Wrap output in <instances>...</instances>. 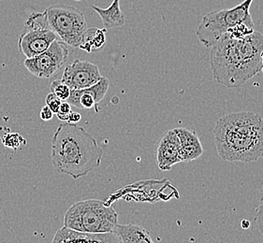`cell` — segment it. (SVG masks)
<instances>
[{
    "mask_svg": "<svg viewBox=\"0 0 263 243\" xmlns=\"http://www.w3.org/2000/svg\"><path fill=\"white\" fill-rule=\"evenodd\" d=\"M263 35L254 31L241 38L225 35L210 48L214 79L227 88H236L263 69Z\"/></svg>",
    "mask_w": 263,
    "mask_h": 243,
    "instance_id": "1",
    "label": "cell"
},
{
    "mask_svg": "<svg viewBox=\"0 0 263 243\" xmlns=\"http://www.w3.org/2000/svg\"><path fill=\"white\" fill-rule=\"evenodd\" d=\"M214 136L224 161L250 163L263 157V119L257 113L240 111L222 116Z\"/></svg>",
    "mask_w": 263,
    "mask_h": 243,
    "instance_id": "2",
    "label": "cell"
},
{
    "mask_svg": "<svg viewBox=\"0 0 263 243\" xmlns=\"http://www.w3.org/2000/svg\"><path fill=\"white\" fill-rule=\"evenodd\" d=\"M103 151L94 137L76 124H62L53 134L51 159L54 169L73 179L100 167Z\"/></svg>",
    "mask_w": 263,
    "mask_h": 243,
    "instance_id": "3",
    "label": "cell"
},
{
    "mask_svg": "<svg viewBox=\"0 0 263 243\" xmlns=\"http://www.w3.org/2000/svg\"><path fill=\"white\" fill-rule=\"evenodd\" d=\"M118 221V214L103 201H79L69 208L64 216V226L78 231L110 233Z\"/></svg>",
    "mask_w": 263,
    "mask_h": 243,
    "instance_id": "4",
    "label": "cell"
},
{
    "mask_svg": "<svg viewBox=\"0 0 263 243\" xmlns=\"http://www.w3.org/2000/svg\"><path fill=\"white\" fill-rule=\"evenodd\" d=\"M252 2L253 0H243L231 9L207 13L197 29V37L200 43L210 49L236 25L241 23L254 25L250 14Z\"/></svg>",
    "mask_w": 263,
    "mask_h": 243,
    "instance_id": "5",
    "label": "cell"
},
{
    "mask_svg": "<svg viewBox=\"0 0 263 243\" xmlns=\"http://www.w3.org/2000/svg\"><path fill=\"white\" fill-rule=\"evenodd\" d=\"M48 24L68 46L79 47L87 24L84 13L71 6L53 5L45 10Z\"/></svg>",
    "mask_w": 263,
    "mask_h": 243,
    "instance_id": "6",
    "label": "cell"
},
{
    "mask_svg": "<svg viewBox=\"0 0 263 243\" xmlns=\"http://www.w3.org/2000/svg\"><path fill=\"white\" fill-rule=\"evenodd\" d=\"M57 39L58 35L49 26L45 11H36L29 14L24 24L18 48L27 58H32L46 51Z\"/></svg>",
    "mask_w": 263,
    "mask_h": 243,
    "instance_id": "7",
    "label": "cell"
},
{
    "mask_svg": "<svg viewBox=\"0 0 263 243\" xmlns=\"http://www.w3.org/2000/svg\"><path fill=\"white\" fill-rule=\"evenodd\" d=\"M69 53L68 45L60 39H57L43 53L26 59L24 65L35 77L50 78L58 73L68 62Z\"/></svg>",
    "mask_w": 263,
    "mask_h": 243,
    "instance_id": "8",
    "label": "cell"
},
{
    "mask_svg": "<svg viewBox=\"0 0 263 243\" xmlns=\"http://www.w3.org/2000/svg\"><path fill=\"white\" fill-rule=\"evenodd\" d=\"M101 78L100 69L95 64L77 59L66 67L61 80L70 90H80L95 85Z\"/></svg>",
    "mask_w": 263,
    "mask_h": 243,
    "instance_id": "9",
    "label": "cell"
},
{
    "mask_svg": "<svg viewBox=\"0 0 263 243\" xmlns=\"http://www.w3.org/2000/svg\"><path fill=\"white\" fill-rule=\"evenodd\" d=\"M109 87L110 80L106 77H102L97 84L88 88L70 90V95L66 101H68L71 106L83 110H90L96 108L98 103L105 97Z\"/></svg>",
    "mask_w": 263,
    "mask_h": 243,
    "instance_id": "10",
    "label": "cell"
},
{
    "mask_svg": "<svg viewBox=\"0 0 263 243\" xmlns=\"http://www.w3.org/2000/svg\"><path fill=\"white\" fill-rule=\"evenodd\" d=\"M180 162L179 138L175 129H172L165 133L158 143L157 164L161 170H170Z\"/></svg>",
    "mask_w": 263,
    "mask_h": 243,
    "instance_id": "11",
    "label": "cell"
},
{
    "mask_svg": "<svg viewBox=\"0 0 263 243\" xmlns=\"http://www.w3.org/2000/svg\"><path fill=\"white\" fill-rule=\"evenodd\" d=\"M52 242L112 243L119 242V240L112 232H82L64 226L55 233Z\"/></svg>",
    "mask_w": 263,
    "mask_h": 243,
    "instance_id": "12",
    "label": "cell"
},
{
    "mask_svg": "<svg viewBox=\"0 0 263 243\" xmlns=\"http://www.w3.org/2000/svg\"><path fill=\"white\" fill-rule=\"evenodd\" d=\"M180 143L181 162H190L203 153L202 145L197 133L186 128H175Z\"/></svg>",
    "mask_w": 263,
    "mask_h": 243,
    "instance_id": "13",
    "label": "cell"
},
{
    "mask_svg": "<svg viewBox=\"0 0 263 243\" xmlns=\"http://www.w3.org/2000/svg\"><path fill=\"white\" fill-rule=\"evenodd\" d=\"M120 243H152L150 233L137 225H118L112 230Z\"/></svg>",
    "mask_w": 263,
    "mask_h": 243,
    "instance_id": "14",
    "label": "cell"
},
{
    "mask_svg": "<svg viewBox=\"0 0 263 243\" xmlns=\"http://www.w3.org/2000/svg\"><path fill=\"white\" fill-rule=\"evenodd\" d=\"M91 8L100 15L105 28L119 27L125 25L126 17L122 12L120 0H112L111 5L106 9L97 6H91Z\"/></svg>",
    "mask_w": 263,
    "mask_h": 243,
    "instance_id": "15",
    "label": "cell"
},
{
    "mask_svg": "<svg viewBox=\"0 0 263 243\" xmlns=\"http://www.w3.org/2000/svg\"><path fill=\"white\" fill-rule=\"evenodd\" d=\"M106 33V28H87L84 33L82 42L79 45L80 49L89 53L100 52L105 47Z\"/></svg>",
    "mask_w": 263,
    "mask_h": 243,
    "instance_id": "16",
    "label": "cell"
},
{
    "mask_svg": "<svg viewBox=\"0 0 263 243\" xmlns=\"http://www.w3.org/2000/svg\"><path fill=\"white\" fill-rule=\"evenodd\" d=\"M254 31H255L254 25L241 23L239 25H236L235 27H232L231 29H229L226 35L228 37H232V38H241L248 36Z\"/></svg>",
    "mask_w": 263,
    "mask_h": 243,
    "instance_id": "17",
    "label": "cell"
},
{
    "mask_svg": "<svg viewBox=\"0 0 263 243\" xmlns=\"http://www.w3.org/2000/svg\"><path fill=\"white\" fill-rule=\"evenodd\" d=\"M51 92L58 95L61 100H67L70 95V88L61 79H54L51 84Z\"/></svg>",
    "mask_w": 263,
    "mask_h": 243,
    "instance_id": "18",
    "label": "cell"
},
{
    "mask_svg": "<svg viewBox=\"0 0 263 243\" xmlns=\"http://www.w3.org/2000/svg\"><path fill=\"white\" fill-rule=\"evenodd\" d=\"M45 101H46V105L53 111L54 114H57L58 109H59V107H60L63 100H61L58 95H54L53 93L51 92V93L48 94Z\"/></svg>",
    "mask_w": 263,
    "mask_h": 243,
    "instance_id": "19",
    "label": "cell"
},
{
    "mask_svg": "<svg viewBox=\"0 0 263 243\" xmlns=\"http://www.w3.org/2000/svg\"><path fill=\"white\" fill-rule=\"evenodd\" d=\"M70 112H71V105L69 104L68 101L63 100L61 105L59 107V109H58L57 115H58L59 120L67 121Z\"/></svg>",
    "mask_w": 263,
    "mask_h": 243,
    "instance_id": "20",
    "label": "cell"
},
{
    "mask_svg": "<svg viewBox=\"0 0 263 243\" xmlns=\"http://www.w3.org/2000/svg\"><path fill=\"white\" fill-rule=\"evenodd\" d=\"M4 138V143L8 147L11 148L18 147L21 144V140H23V137H20L18 134H9Z\"/></svg>",
    "mask_w": 263,
    "mask_h": 243,
    "instance_id": "21",
    "label": "cell"
},
{
    "mask_svg": "<svg viewBox=\"0 0 263 243\" xmlns=\"http://www.w3.org/2000/svg\"><path fill=\"white\" fill-rule=\"evenodd\" d=\"M255 221L257 222L258 229L260 230V232L263 236V197L260 198L259 202V206L256 210V216H255Z\"/></svg>",
    "mask_w": 263,
    "mask_h": 243,
    "instance_id": "22",
    "label": "cell"
},
{
    "mask_svg": "<svg viewBox=\"0 0 263 243\" xmlns=\"http://www.w3.org/2000/svg\"><path fill=\"white\" fill-rule=\"evenodd\" d=\"M53 111L46 105V106L42 107V111H41V118L43 121H49L51 119H53Z\"/></svg>",
    "mask_w": 263,
    "mask_h": 243,
    "instance_id": "23",
    "label": "cell"
},
{
    "mask_svg": "<svg viewBox=\"0 0 263 243\" xmlns=\"http://www.w3.org/2000/svg\"><path fill=\"white\" fill-rule=\"evenodd\" d=\"M81 119H82V115L80 113L76 112V111H71V112L69 113V118H68L67 121L69 124H77V123L81 121Z\"/></svg>",
    "mask_w": 263,
    "mask_h": 243,
    "instance_id": "24",
    "label": "cell"
},
{
    "mask_svg": "<svg viewBox=\"0 0 263 243\" xmlns=\"http://www.w3.org/2000/svg\"><path fill=\"white\" fill-rule=\"evenodd\" d=\"M241 227L243 229H248L250 227V222L248 220H242V222H241Z\"/></svg>",
    "mask_w": 263,
    "mask_h": 243,
    "instance_id": "25",
    "label": "cell"
},
{
    "mask_svg": "<svg viewBox=\"0 0 263 243\" xmlns=\"http://www.w3.org/2000/svg\"><path fill=\"white\" fill-rule=\"evenodd\" d=\"M262 62H263V53H262ZM262 71H263V69H262Z\"/></svg>",
    "mask_w": 263,
    "mask_h": 243,
    "instance_id": "26",
    "label": "cell"
}]
</instances>
